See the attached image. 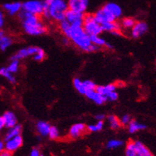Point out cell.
Wrapping results in <instances>:
<instances>
[{
    "label": "cell",
    "instance_id": "7",
    "mask_svg": "<svg viewBox=\"0 0 156 156\" xmlns=\"http://www.w3.org/2000/svg\"><path fill=\"white\" fill-rule=\"evenodd\" d=\"M93 16H94L95 20L97 21L100 25L105 23H112V22L116 21V19L104 7H101V9H99L97 12L93 15Z\"/></svg>",
    "mask_w": 156,
    "mask_h": 156
},
{
    "label": "cell",
    "instance_id": "23",
    "mask_svg": "<svg viewBox=\"0 0 156 156\" xmlns=\"http://www.w3.org/2000/svg\"><path fill=\"white\" fill-rule=\"evenodd\" d=\"M125 156H143L135 147L134 141H129L125 148Z\"/></svg>",
    "mask_w": 156,
    "mask_h": 156
},
{
    "label": "cell",
    "instance_id": "42",
    "mask_svg": "<svg viewBox=\"0 0 156 156\" xmlns=\"http://www.w3.org/2000/svg\"><path fill=\"white\" fill-rule=\"evenodd\" d=\"M5 126H4V123H3V120H2V116H0V132H2V129L4 128Z\"/></svg>",
    "mask_w": 156,
    "mask_h": 156
},
{
    "label": "cell",
    "instance_id": "13",
    "mask_svg": "<svg viewBox=\"0 0 156 156\" xmlns=\"http://www.w3.org/2000/svg\"><path fill=\"white\" fill-rule=\"evenodd\" d=\"M103 7L106 9L116 20L120 19L122 17V15H123L122 8L119 5H118L115 2H108Z\"/></svg>",
    "mask_w": 156,
    "mask_h": 156
},
{
    "label": "cell",
    "instance_id": "21",
    "mask_svg": "<svg viewBox=\"0 0 156 156\" xmlns=\"http://www.w3.org/2000/svg\"><path fill=\"white\" fill-rule=\"evenodd\" d=\"M127 126H128V131H129L130 133L132 134L136 133V132H140V131H143V130H145L147 128L146 124L140 123V122L136 121V120H132Z\"/></svg>",
    "mask_w": 156,
    "mask_h": 156
},
{
    "label": "cell",
    "instance_id": "46",
    "mask_svg": "<svg viewBox=\"0 0 156 156\" xmlns=\"http://www.w3.org/2000/svg\"><path fill=\"white\" fill-rule=\"evenodd\" d=\"M40 156H45V155H42V154H41V155H40Z\"/></svg>",
    "mask_w": 156,
    "mask_h": 156
},
{
    "label": "cell",
    "instance_id": "11",
    "mask_svg": "<svg viewBox=\"0 0 156 156\" xmlns=\"http://www.w3.org/2000/svg\"><path fill=\"white\" fill-rule=\"evenodd\" d=\"M23 144V139L21 136H17L15 137L6 140L4 143V149L10 152H14L22 147Z\"/></svg>",
    "mask_w": 156,
    "mask_h": 156
},
{
    "label": "cell",
    "instance_id": "8",
    "mask_svg": "<svg viewBox=\"0 0 156 156\" xmlns=\"http://www.w3.org/2000/svg\"><path fill=\"white\" fill-rule=\"evenodd\" d=\"M84 14L82 13L76 12L73 10H68L66 13V19L70 25H75V26H82L83 20H84Z\"/></svg>",
    "mask_w": 156,
    "mask_h": 156
},
{
    "label": "cell",
    "instance_id": "43",
    "mask_svg": "<svg viewBox=\"0 0 156 156\" xmlns=\"http://www.w3.org/2000/svg\"><path fill=\"white\" fill-rule=\"evenodd\" d=\"M4 150V142L0 140V152H2Z\"/></svg>",
    "mask_w": 156,
    "mask_h": 156
},
{
    "label": "cell",
    "instance_id": "20",
    "mask_svg": "<svg viewBox=\"0 0 156 156\" xmlns=\"http://www.w3.org/2000/svg\"><path fill=\"white\" fill-rule=\"evenodd\" d=\"M102 31H106V32H113V31H119L121 30V27L119 23L116 21L112 22V23H105L101 25Z\"/></svg>",
    "mask_w": 156,
    "mask_h": 156
},
{
    "label": "cell",
    "instance_id": "15",
    "mask_svg": "<svg viewBox=\"0 0 156 156\" xmlns=\"http://www.w3.org/2000/svg\"><path fill=\"white\" fill-rule=\"evenodd\" d=\"M2 120L4 123V126L6 128H10V127H14L16 124H18V120H17V117L14 112L10 111H7L3 113L2 115Z\"/></svg>",
    "mask_w": 156,
    "mask_h": 156
},
{
    "label": "cell",
    "instance_id": "25",
    "mask_svg": "<svg viewBox=\"0 0 156 156\" xmlns=\"http://www.w3.org/2000/svg\"><path fill=\"white\" fill-rule=\"evenodd\" d=\"M13 40L12 38L9 36L4 35L2 38L0 39V49L2 51H6V49L12 45Z\"/></svg>",
    "mask_w": 156,
    "mask_h": 156
},
{
    "label": "cell",
    "instance_id": "41",
    "mask_svg": "<svg viewBox=\"0 0 156 156\" xmlns=\"http://www.w3.org/2000/svg\"><path fill=\"white\" fill-rule=\"evenodd\" d=\"M0 156H12V153L4 149L2 152H0Z\"/></svg>",
    "mask_w": 156,
    "mask_h": 156
},
{
    "label": "cell",
    "instance_id": "4",
    "mask_svg": "<svg viewBox=\"0 0 156 156\" xmlns=\"http://www.w3.org/2000/svg\"><path fill=\"white\" fill-rule=\"evenodd\" d=\"M82 27L88 35H100L102 33L101 25L95 20L93 15H84Z\"/></svg>",
    "mask_w": 156,
    "mask_h": 156
},
{
    "label": "cell",
    "instance_id": "18",
    "mask_svg": "<svg viewBox=\"0 0 156 156\" xmlns=\"http://www.w3.org/2000/svg\"><path fill=\"white\" fill-rule=\"evenodd\" d=\"M115 89H116V85L115 84H107V85H97L95 90L100 94L103 95L104 97H106L111 92L115 91Z\"/></svg>",
    "mask_w": 156,
    "mask_h": 156
},
{
    "label": "cell",
    "instance_id": "35",
    "mask_svg": "<svg viewBox=\"0 0 156 156\" xmlns=\"http://www.w3.org/2000/svg\"><path fill=\"white\" fill-rule=\"evenodd\" d=\"M33 57L34 61H36V62H41V61H42V60L45 58V54L43 49H41V48H39V49L37 50V53H36Z\"/></svg>",
    "mask_w": 156,
    "mask_h": 156
},
{
    "label": "cell",
    "instance_id": "32",
    "mask_svg": "<svg viewBox=\"0 0 156 156\" xmlns=\"http://www.w3.org/2000/svg\"><path fill=\"white\" fill-rule=\"evenodd\" d=\"M123 144V142L119 140H111L108 142L107 147L109 149H115V148L120 147Z\"/></svg>",
    "mask_w": 156,
    "mask_h": 156
},
{
    "label": "cell",
    "instance_id": "2",
    "mask_svg": "<svg viewBox=\"0 0 156 156\" xmlns=\"http://www.w3.org/2000/svg\"><path fill=\"white\" fill-rule=\"evenodd\" d=\"M19 17L22 21L23 30L27 34L31 36H40L47 31V28L41 22L39 16L22 10L19 13Z\"/></svg>",
    "mask_w": 156,
    "mask_h": 156
},
{
    "label": "cell",
    "instance_id": "6",
    "mask_svg": "<svg viewBox=\"0 0 156 156\" xmlns=\"http://www.w3.org/2000/svg\"><path fill=\"white\" fill-rule=\"evenodd\" d=\"M67 4H68L69 10L84 14L88 7L89 1L88 0H68Z\"/></svg>",
    "mask_w": 156,
    "mask_h": 156
},
{
    "label": "cell",
    "instance_id": "5",
    "mask_svg": "<svg viewBox=\"0 0 156 156\" xmlns=\"http://www.w3.org/2000/svg\"><path fill=\"white\" fill-rule=\"evenodd\" d=\"M22 10L32 15L41 16L44 10L43 1L41 0H28L22 3Z\"/></svg>",
    "mask_w": 156,
    "mask_h": 156
},
{
    "label": "cell",
    "instance_id": "1",
    "mask_svg": "<svg viewBox=\"0 0 156 156\" xmlns=\"http://www.w3.org/2000/svg\"><path fill=\"white\" fill-rule=\"evenodd\" d=\"M64 35L82 51L91 53L97 51L100 49L98 46L91 43L89 35L84 32L82 26L70 25L69 28L64 34Z\"/></svg>",
    "mask_w": 156,
    "mask_h": 156
},
{
    "label": "cell",
    "instance_id": "12",
    "mask_svg": "<svg viewBox=\"0 0 156 156\" xmlns=\"http://www.w3.org/2000/svg\"><path fill=\"white\" fill-rule=\"evenodd\" d=\"M2 8L9 15L14 16L19 15V13L22 10V3L19 2H6L2 5Z\"/></svg>",
    "mask_w": 156,
    "mask_h": 156
},
{
    "label": "cell",
    "instance_id": "24",
    "mask_svg": "<svg viewBox=\"0 0 156 156\" xmlns=\"http://www.w3.org/2000/svg\"><path fill=\"white\" fill-rule=\"evenodd\" d=\"M89 37H90L91 43L93 45L98 46L99 48L105 47L107 41H105L103 37H101L100 35H91V36H89Z\"/></svg>",
    "mask_w": 156,
    "mask_h": 156
},
{
    "label": "cell",
    "instance_id": "30",
    "mask_svg": "<svg viewBox=\"0 0 156 156\" xmlns=\"http://www.w3.org/2000/svg\"><path fill=\"white\" fill-rule=\"evenodd\" d=\"M104 127V121H97L96 124H91L86 127V130H88V132H96L101 131Z\"/></svg>",
    "mask_w": 156,
    "mask_h": 156
},
{
    "label": "cell",
    "instance_id": "36",
    "mask_svg": "<svg viewBox=\"0 0 156 156\" xmlns=\"http://www.w3.org/2000/svg\"><path fill=\"white\" fill-rule=\"evenodd\" d=\"M132 117L131 115H128V114H126V115H123L121 117V119H119V122H120V124L123 126H127L129 124V123L132 121Z\"/></svg>",
    "mask_w": 156,
    "mask_h": 156
},
{
    "label": "cell",
    "instance_id": "31",
    "mask_svg": "<svg viewBox=\"0 0 156 156\" xmlns=\"http://www.w3.org/2000/svg\"><path fill=\"white\" fill-rule=\"evenodd\" d=\"M48 136L51 140H58V138L60 137V132L58 127H55V126H51L49 131Z\"/></svg>",
    "mask_w": 156,
    "mask_h": 156
},
{
    "label": "cell",
    "instance_id": "27",
    "mask_svg": "<svg viewBox=\"0 0 156 156\" xmlns=\"http://www.w3.org/2000/svg\"><path fill=\"white\" fill-rule=\"evenodd\" d=\"M108 121L110 127L113 130L118 129L121 126L120 122H119V119L114 115H111L108 116Z\"/></svg>",
    "mask_w": 156,
    "mask_h": 156
},
{
    "label": "cell",
    "instance_id": "33",
    "mask_svg": "<svg viewBox=\"0 0 156 156\" xmlns=\"http://www.w3.org/2000/svg\"><path fill=\"white\" fill-rule=\"evenodd\" d=\"M19 69V61H11L9 66L6 67V69L11 73H15L18 72Z\"/></svg>",
    "mask_w": 156,
    "mask_h": 156
},
{
    "label": "cell",
    "instance_id": "38",
    "mask_svg": "<svg viewBox=\"0 0 156 156\" xmlns=\"http://www.w3.org/2000/svg\"><path fill=\"white\" fill-rule=\"evenodd\" d=\"M5 19H4V14L2 10H0V30L2 29V27L4 26Z\"/></svg>",
    "mask_w": 156,
    "mask_h": 156
},
{
    "label": "cell",
    "instance_id": "14",
    "mask_svg": "<svg viewBox=\"0 0 156 156\" xmlns=\"http://www.w3.org/2000/svg\"><path fill=\"white\" fill-rule=\"evenodd\" d=\"M86 131V126L82 123H75L72 127H70L69 132V136L72 139H76L80 137Z\"/></svg>",
    "mask_w": 156,
    "mask_h": 156
},
{
    "label": "cell",
    "instance_id": "37",
    "mask_svg": "<svg viewBox=\"0 0 156 156\" xmlns=\"http://www.w3.org/2000/svg\"><path fill=\"white\" fill-rule=\"evenodd\" d=\"M106 100L109 101H115L118 99V93L116 91H113L106 96Z\"/></svg>",
    "mask_w": 156,
    "mask_h": 156
},
{
    "label": "cell",
    "instance_id": "16",
    "mask_svg": "<svg viewBox=\"0 0 156 156\" xmlns=\"http://www.w3.org/2000/svg\"><path fill=\"white\" fill-rule=\"evenodd\" d=\"M84 95H85L89 100L93 101L95 104H97V105H103L104 103H105L107 101L106 97H104L103 95L100 94L99 93H97L96 90L87 91L86 93Z\"/></svg>",
    "mask_w": 156,
    "mask_h": 156
},
{
    "label": "cell",
    "instance_id": "19",
    "mask_svg": "<svg viewBox=\"0 0 156 156\" xmlns=\"http://www.w3.org/2000/svg\"><path fill=\"white\" fill-rule=\"evenodd\" d=\"M50 127H51L50 124L47 122L38 121L37 123V125H36V129H37V132H38L40 136L45 137V136H48Z\"/></svg>",
    "mask_w": 156,
    "mask_h": 156
},
{
    "label": "cell",
    "instance_id": "22",
    "mask_svg": "<svg viewBox=\"0 0 156 156\" xmlns=\"http://www.w3.org/2000/svg\"><path fill=\"white\" fill-rule=\"evenodd\" d=\"M134 144H135V147L138 150V151L140 152L143 156H154L152 152L142 142L134 141Z\"/></svg>",
    "mask_w": 156,
    "mask_h": 156
},
{
    "label": "cell",
    "instance_id": "40",
    "mask_svg": "<svg viewBox=\"0 0 156 156\" xmlns=\"http://www.w3.org/2000/svg\"><path fill=\"white\" fill-rule=\"evenodd\" d=\"M95 118H96V119H97V121H104V119H105V114H102V113H101V114H97V115L95 116Z\"/></svg>",
    "mask_w": 156,
    "mask_h": 156
},
{
    "label": "cell",
    "instance_id": "3",
    "mask_svg": "<svg viewBox=\"0 0 156 156\" xmlns=\"http://www.w3.org/2000/svg\"><path fill=\"white\" fill-rule=\"evenodd\" d=\"M68 10L66 0H52L48 4H44V10L41 15L45 19H51L60 23L65 19L66 13Z\"/></svg>",
    "mask_w": 156,
    "mask_h": 156
},
{
    "label": "cell",
    "instance_id": "10",
    "mask_svg": "<svg viewBox=\"0 0 156 156\" xmlns=\"http://www.w3.org/2000/svg\"><path fill=\"white\" fill-rule=\"evenodd\" d=\"M148 31V25L147 23L140 21L136 22L134 27L131 29V34L134 38H140Z\"/></svg>",
    "mask_w": 156,
    "mask_h": 156
},
{
    "label": "cell",
    "instance_id": "44",
    "mask_svg": "<svg viewBox=\"0 0 156 156\" xmlns=\"http://www.w3.org/2000/svg\"><path fill=\"white\" fill-rule=\"evenodd\" d=\"M4 32H3V31L2 30H0V39L2 38V37H3V36H4Z\"/></svg>",
    "mask_w": 156,
    "mask_h": 156
},
{
    "label": "cell",
    "instance_id": "26",
    "mask_svg": "<svg viewBox=\"0 0 156 156\" xmlns=\"http://www.w3.org/2000/svg\"><path fill=\"white\" fill-rule=\"evenodd\" d=\"M0 76L6 78V80L11 84H15L16 83V79H15V76L13 75V73L9 72L5 67H2V68L0 69Z\"/></svg>",
    "mask_w": 156,
    "mask_h": 156
},
{
    "label": "cell",
    "instance_id": "28",
    "mask_svg": "<svg viewBox=\"0 0 156 156\" xmlns=\"http://www.w3.org/2000/svg\"><path fill=\"white\" fill-rule=\"evenodd\" d=\"M73 86L74 88H76V90L77 91L78 93H80V94L84 95L86 93V90H85V88H84L83 81L80 80V79H79V78H74Z\"/></svg>",
    "mask_w": 156,
    "mask_h": 156
},
{
    "label": "cell",
    "instance_id": "34",
    "mask_svg": "<svg viewBox=\"0 0 156 156\" xmlns=\"http://www.w3.org/2000/svg\"><path fill=\"white\" fill-rule=\"evenodd\" d=\"M83 84H84V88H85L86 92L89 90H95V89H96V87H97L96 83L93 82V80H84V81H83Z\"/></svg>",
    "mask_w": 156,
    "mask_h": 156
},
{
    "label": "cell",
    "instance_id": "29",
    "mask_svg": "<svg viewBox=\"0 0 156 156\" xmlns=\"http://www.w3.org/2000/svg\"><path fill=\"white\" fill-rule=\"evenodd\" d=\"M136 23V20L132 19V18H125V19H123L122 20L120 27H123V29L131 30L134 27V25Z\"/></svg>",
    "mask_w": 156,
    "mask_h": 156
},
{
    "label": "cell",
    "instance_id": "45",
    "mask_svg": "<svg viewBox=\"0 0 156 156\" xmlns=\"http://www.w3.org/2000/svg\"><path fill=\"white\" fill-rule=\"evenodd\" d=\"M44 2V4H48V3H49V2H51L52 0H42Z\"/></svg>",
    "mask_w": 156,
    "mask_h": 156
},
{
    "label": "cell",
    "instance_id": "39",
    "mask_svg": "<svg viewBox=\"0 0 156 156\" xmlns=\"http://www.w3.org/2000/svg\"><path fill=\"white\" fill-rule=\"evenodd\" d=\"M41 154H40V151L37 149V148H34L31 151L30 154V156H40Z\"/></svg>",
    "mask_w": 156,
    "mask_h": 156
},
{
    "label": "cell",
    "instance_id": "17",
    "mask_svg": "<svg viewBox=\"0 0 156 156\" xmlns=\"http://www.w3.org/2000/svg\"><path fill=\"white\" fill-rule=\"evenodd\" d=\"M21 132H22V126L19 125V124H16L14 127L8 128L7 132L5 134L4 141L12 139L17 136H20Z\"/></svg>",
    "mask_w": 156,
    "mask_h": 156
},
{
    "label": "cell",
    "instance_id": "9",
    "mask_svg": "<svg viewBox=\"0 0 156 156\" xmlns=\"http://www.w3.org/2000/svg\"><path fill=\"white\" fill-rule=\"evenodd\" d=\"M38 49L39 47H37V46H30V47L27 48H23V49H19L16 54H14L10 59H11V61H19V60L24 59L27 57L34 55Z\"/></svg>",
    "mask_w": 156,
    "mask_h": 156
}]
</instances>
